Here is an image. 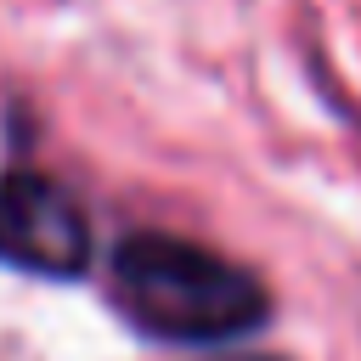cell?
<instances>
[{"label":"cell","mask_w":361,"mask_h":361,"mask_svg":"<svg viewBox=\"0 0 361 361\" xmlns=\"http://www.w3.org/2000/svg\"><path fill=\"white\" fill-rule=\"evenodd\" d=\"M113 288L141 333L175 344L237 338L265 316V293L243 265L180 237H130L113 259Z\"/></svg>","instance_id":"cell-1"},{"label":"cell","mask_w":361,"mask_h":361,"mask_svg":"<svg viewBox=\"0 0 361 361\" xmlns=\"http://www.w3.org/2000/svg\"><path fill=\"white\" fill-rule=\"evenodd\" d=\"M0 259L34 276H79L90 259V220L73 192L45 175L0 180Z\"/></svg>","instance_id":"cell-2"}]
</instances>
